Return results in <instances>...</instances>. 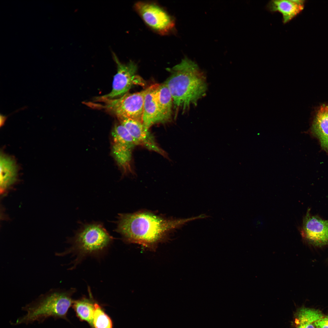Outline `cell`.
Segmentation results:
<instances>
[{
  "instance_id": "7c38bea8",
  "label": "cell",
  "mask_w": 328,
  "mask_h": 328,
  "mask_svg": "<svg viewBox=\"0 0 328 328\" xmlns=\"http://www.w3.org/2000/svg\"><path fill=\"white\" fill-rule=\"evenodd\" d=\"M0 161V192L3 193L16 182L19 168L14 158L2 152Z\"/></svg>"
},
{
  "instance_id": "ba28073f",
  "label": "cell",
  "mask_w": 328,
  "mask_h": 328,
  "mask_svg": "<svg viewBox=\"0 0 328 328\" xmlns=\"http://www.w3.org/2000/svg\"><path fill=\"white\" fill-rule=\"evenodd\" d=\"M112 136L113 152L118 163L125 173H132V151L136 145L133 138L123 126L115 128Z\"/></svg>"
},
{
  "instance_id": "6da1fadb",
  "label": "cell",
  "mask_w": 328,
  "mask_h": 328,
  "mask_svg": "<svg viewBox=\"0 0 328 328\" xmlns=\"http://www.w3.org/2000/svg\"><path fill=\"white\" fill-rule=\"evenodd\" d=\"M194 219L168 220L145 211L121 214L116 231L128 242L153 248L170 231Z\"/></svg>"
},
{
  "instance_id": "2e32d148",
  "label": "cell",
  "mask_w": 328,
  "mask_h": 328,
  "mask_svg": "<svg viewBox=\"0 0 328 328\" xmlns=\"http://www.w3.org/2000/svg\"><path fill=\"white\" fill-rule=\"evenodd\" d=\"M324 316L318 309L302 307L295 313L294 324L295 328H315L314 323Z\"/></svg>"
},
{
  "instance_id": "d6986e66",
  "label": "cell",
  "mask_w": 328,
  "mask_h": 328,
  "mask_svg": "<svg viewBox=\"0 0 328 328\" xmlns=\"http://www.w3.org/2000/svg\"><path fill=\"white\" fill-rule=\"evenodd\" d=\"M315 328H328V316H324L314 323Z\"/></svg>"
},
{
  "instance_id": "5b68a950",
  "label": "cell",
  "mask_w": 328,
  "mask_h": 328,
  "mask_svg": "<svg viewBox=\"0 0 328 328\" xmlns=\"http://www.w3.org/2000/svg\"><path fill=\"white\" fill-rule=\"evenodd\" d=\"M145 90L139 92L127 93L116 98L108 99L101 96L96 100L102 102L101 107L115 115L118 118H126L142 123L143 108Z\"/></svg>"
},
{
  "instance_id": "5bb4252c",
  "label": "cell",
  "mask_w": 328,
  "mask_h": 328,
  "mask_svg": "<svg viewBox=\"0 0 328 328\" xmlns=\"http://www.w3.org/2000/svg\"><path fill=\"white\" fill-rule=\"evenodd\" d=\"M311 131L319 139L322 148L328 153V105H322L313 120Z\"/></svg>"
},
{
  "instance_id": "52a82bcc",
  "label": "cell",
  "mask_w": 328,
  "mask_h": 328,
  "mask_svg": "<svg viewBox=\"0 0 328 328\" xmlns=\"http://www.w3.org/2000/svg\"><path fill=\"white\" fill-rule=\"evenodd\" d=\"M112 55L117 65V72L114 77L111 91L101 97L108 99L118 98L128 93L134 85H145L144 80L137 74L138 67L135 63L130 60L127 63L124 64L119 61L113 52Z\"/></svg>"
},
{
  "instance_id": "7a4b0ae2",
  "label": "cell",
  "mask_w": 328,
  "mask_h": 328,
  "mask_svg": "<svg viewBox=\"0 0 328 328\" xmlns=\"http://www.w3.org/2000/svg\"><path fill=\"white\" fill-rule=\"evenodd\" d=\"M167 70L170 75L164 83L171 94L177 112L187 111L205 95L207 87L204 73L186 56Z\"/></svg>"
},
{
  "instance_id": "e0dca14e",
  "label": "cell",
  "mask_w": 328,
  "mask_h": 328,
  "mask_svg": "<svg viewBox=\"0 0 328 328\" xmlns=\"http://www.w3.org/2000/svg\"><path fill=\"white\" fill-rule=\"evenodd\" d=\"M95 303L91 299L83 298L73 301V304L78 317L81 320L88 322L92 326Z\"/></svg>"
},
{
  "instance_id": "8fae6325",
  "label": "cell",
  "mask_w": 328,
  "mask_h": 328,
  "mask_svg": "<svg viewBox=\"0 0 328 328\" xmlns=\"http://www.w3.org/2000/svg\"><path fill=\"white\" fill-rule=\"evenodd\" d=\"M159 85V84H154L145 89L142 124L148 130L152 125L158 123L159 111L157 92Z\"/></svg>"
},
{
  "instance_id": "30bf717a",
  "label": "cell",
  "mask_w": 328,
  "mask_h": 328,
  "mask_svg": "<svg viewBox=\"0 0 328 328\" xmlns=\"http://www.w3.org/2000/svg\"><path fill=\"white\" fill-rule=\"evenodd\" d=\"M118 119L120 123L128 132L136 145L142 146L164 157H167L166 152L158 145L149 130L145 128L142 122L126 118Z\"/></svg>"
},
{
  "instance_id": "9c48e42d",
  "label": "cell",
  "mask_w": 328,
  "mask_h": 328,
  "mask_svg": "<svg viewBox=\"0 0 328 328\" xmlns=\"http://www.w3.org/2000/svg\"><path fill=\"white\" fill-rule=\"evenodd\" d=\"M310 209L304 217L301 234L303 238L313 245L328 244V220L312 215Z\"/></svg>"
},
{
  "instance_id": "9a60e30c",
  "label": "cell",
  "mask_w": 328,
  "mask_h": 328,
  "mask_svg": "<svg viewBox=\"0 0 328 328\" xmlns=\"http://www.w3.org/2000/svg\"><path fill=\"white\" fill-rule=\"evenodd\" d=\"M159 111L158 123H165L171 119L173 105V98L166 85L159 84L157 92Z\"/></svg>"
},
{
  "instance_id": "277c9868",
  "label": "cell",
  "mask_w": 328,
  "mask_h": 328,
  "mask_svg": "<svg viewBox=\"0 0 328 328\" xmlns=\"http://www.w3.org/2000/svg\"><path fill=\"white\" fill-rule=\"evenodd\" d=\"M113 239L102 224L94 222L86 224L81 227L71 241L72 246L63 252L56 253L55 255L62 256L70 254L76 255L74 262L75 265L84 257L104 250Z\"/></svg>"
},
{
  "instance_id": "4fadbf2b",
  "label": "cell",
  "mask_w": 328,
  "mask_h": 328,
  "mask_svg": "<svg viewBox=\"0 0 328 328\" xmlns=\"http://www.w3.org/2000/svg\"><path fill=\"white\" fill-rule=\"evenodd\" d=\"M303 0H273L268 2L266 8L271 12H278L282 15L284 24L289 22L303 9Z\"/></svg>"
},
{
  "instance_id": "ac0fdd59",
  "label": "cell",
  "mask_w": 328,
  "mask_h": 328,
  "mask_svg": "<svg viewBox=\"0 0 328 328\" xmlns=\"http://www.w3.org/2000/svg\"><path fill=\"white\" fill-rule=\"evenodd\" d=\"M92 327L94 328H112V324L109 317L100 306L95 303Z\"/></svg>"
},
{
  "instance_id": "8992f818",
  "label": "cell",
  "mask_w": 328,
  "mask_h": 328,
  "mask_svg": "<svg viewBox=\"0 0 328 328\" xmlns=\"http://www.w3.org/2000/svg\"><path fill=\"white\" fill-rule=\"evenodd\" d=\"M134 7L145 24L157 33L166 35L175 31V19L158 4L140 1Z\"/></svg>"
},
{
  "instance_id": "3957f363",
  "label": "cell",
  "mask_w": 328,
  "mask_h": 328,
  "mask_svg": "<svg viewBox=\"0 0 328 328\" xmlns=\"http://www.w3.org/2000/svg\"><path fill=\"white\" fill-rule=\"evenodd\" d=\"M74 292L73 289L65 291L53 290L41 295L22 307V310L26 312V314L18 318L15 323H10L15 326L27 325L36 321L42 323L51 317L55 320H67L68 309L73 302L71 296Z\"/></svg>"
},
{
  "instance_id": "ffe728a7",
  "label": "cell",
  "mask_w": 328,
  "mask_h": 328,
  "mask_svg": "<svg viewBox=\"0 0 328 328\" xmlns=\"http://www.w3.org/2000/svg\"><path fill=\"white\" fill-rule=\"evenodd\" d=\"M7 118V116H6L5 115H4L1 114L0 116V126L1 127H2V126H3L5 122V121H6V119Z\"/></svg>"
}]
</instances>
